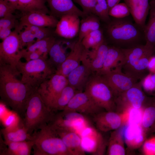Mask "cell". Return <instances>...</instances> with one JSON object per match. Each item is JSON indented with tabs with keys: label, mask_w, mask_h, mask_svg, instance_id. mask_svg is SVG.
<instances>
[{
	"label": "cell",
	"mask_w": 155,
	"mask_h": 155,
	"mask_svg": "<svg viewBox=\"0 0 155 155\" xmlns=\"http://www.w3.org/2000/svg\"><path fill=\"white\" fill-rule=\"evenodd\" d=\"M17 69L0 64V96L1 102L23 118L28 101L37 90L19 80Z\"/></svg>",
	"instance_id": "cell-1"
},
{
	"label": "cell",
	"mask_w": 155,
	"mask_h": 155,
	"mask_svg": "<svg viewBox=\"0 0 155 155\" xmlns=\"http://www.w3.org/2000/svg\"><path fill=\"white\" fill-rule=\"evenodd\" d=\"M55 114L46 105L37 90L28 101L23 119L24 126L32 134L50 123Z\"/></svg>",
	"instance_id": "cell-2"
},
{
	"label": "cell",
	"mask_w": 155,
	"mask_h": 155,
	"mask_svg": "<svg viewBox=\"0 0 155 155\" xmlns=\"http://www.w3.org/2000/svg\"><path fill=\"white\" fill-rule=\"evenodd\" d=\"M32 135L34 155H71L49 123Z\"/></svg>",
	"instance_id": "cell-3"
},
{
	"label": "cell",
	"mask_w": 155,
	"mask_h": 155,
	"mask_svg": "<svg viewBox=\"0 0 155 155\" xmlns=\"http://www.w3.org/2000/svg\"><path fill=\"white\" fill-rule=\"evenodd\" d=\"M17 69L21 75L22 82L35 90L56 72V69L48 59L43 58L23 62H19Z\"/></svg>",
	"instance_id": "cell-4"
},
{
	"label": "cell",
	"mask_w": 155,
	"mask_h": 155,
	"mask_svg": "<svg viewBox=\"0 0 155 155\" xmlns=\"http://www.w3.org/2000/svg\"><path fill=\"white\" fill-rule=\"evenodd\" d=\"M106 32L109 39L119 46L136 44L144 33L135 23L123 18L111 20L107 26Z\"/></svg>",
	"instance_id": "cell-5"
},
{
	"label": "cell",
	"mask_w": 155,
	"mask_h": 155,
	"mask_svg": "<svg viewBox=\"0 0 155 155\" xmlns=\"http://www.w3.org/2000/svg\"><path fill=\"white\" fill-rule=\"evenodd\" d=\"M102 109L113 111L116 107V97L111 89L101 75L93 73L84 90Z\"/></svg>",
	"instance_id": "cell-6"
},
{
	"label": "cell",
	"mask_w": 155,
	"mask_h": 155,
	"mask_svg": "<svg viewBox=\"0 0 155 155\" xmlns=\"http://www.w3.org/2000/svg\"><path fill=\"white\" fill-rule=\"evenodd\" d=\"M23 48L18 32L15 29L0 43V64L16 69L18 64L22 58Z\"/></svg>",
	"instance_id": "cell-7"
},
{
	"label": "cell",
	"mask_w": 155,
	"mask_h": 155,
	"mask_svg": "<svg viewBox=\"0 0 155 155\" xmlns=\"http://www.w3.org/2000/svg\"><path fill=\"white\" fill-rule=\"evenodd\" d=\"M49 123L55 127L73 131L79 135L84 128L91 125L86 115L76 112L63 111L55 113Z\"/></svg>",
	"instance_id": "cell-8"
},
{
	"label": "cell",
	"mask_w": 155,
	"mask_h": 155,
	"mask_svg": "<svg viewBox=\"0 0 155 155\" xmlns=\"http://www.w3.org/2000/svg\"><path fill=\"white\" fill-rule=\"evenodd\" d=\"M68 85L66 77L55 73L43 82L37 91L46 105L50 108L53 102Z\"/></svg>",
	"instance_id": "cell-9"
},
{
	"label": "cell",
	"mask_w": 155,
	"mask_h": 155,
	"mask_svg": "<svg viewBox=\"0 0 155 155\" xmlns=\"http://www.w3.org/2000/svg\"><path fill=\"white\" fill-rule=\"evenodd\" d=\"M81 145L85 152L93 155H103L106 144L100 131L92 125L84 128L80 133Z\"/></svg>",
	"instance_id": "cell-10"
},
{
	"label": "cell",
	"mask_w": 155,
	"mask_h": 155,
	"mask_svg": "<svg viewBox=\"0 0 155 155\" xmlns=\"http://www.w3.org/2000/svg\"><path fill=\"white\" fill-rule=\"evenodd\" d=\"M96 128L100 131L106 132L117 130L127 123V113L113 111H101L92 117Z\"/></svg>",
	"instance_id": "cell-11"
},
{
	"label": "cell",
	"mask_w": 155,
	"mask_h": 155,
	"mask_svg": "<svg viewBox=\"0 0 155 155\" xmlns=\"http://www.w3.org/2000/svg\"><path fill=\"white\" fill-rule=\"evenodd\" d=\"M122 67H116L102 75L116 98L135 85L137 80L123 72Z\"/></svg>",
	"instance_id": "cell-12"
},
{
	"label": "cell",
	"mask_w": 155,
	"mask_h": 155,
	"mask_svg": "<svg viewBox=\"0 0 155 155\" xmlns=\"http://www.w3.org/2000/svg\"><path fill=\"white\" fill-rule=\"evenodd\" d=\"M102 110L84 91L77 92L62 111L76 112L92 117Z\"/></svg>",
	"instance_id": "cell-13"
},
{
	"label": "cell",
	"mask_w": 155,
	"mask_h": 155,
	"mask_svg": "<svg viewBox=\"0 0 155 155\" xmlns=\"http://www.w3.org/2000/svg\"><path fill=\"white\" fill-rule=\"evenodd\" d=\"M142 87L141 80L119 95L115 99L116 106L120 107L123 111L130 107L136 108L143 107L146 97Z\"/></svg>",
	"instance_id": "cell-14"
},
{
	"label": "cell",
	"mask_w": 155,
	"mask_h": 155,
	"mask_svg": "<svg viewBox=\"0 0 155 155\" xmlns=\"http://www.w3.org/2000/svg\"><path fill=\"white\" fill-rule=\"evenodd\" d=\"M108 48L104 41L96 48L89 49L84 48L81 58L82 63L89 68L93 73H97L102 67Z\"/></svg>",
	"instance_id": "cell-15"
},
{
	"label": "cell",
	"mask_w": 155,
	"mask_h": 155,
	"mask_svg": "<svg viewBox=\"0 0 155 155\" xmlns=\"http://www.w3.org/2000/svg\"><path fill=\"white\" fill-rule=\"evenodd\" d=\"M78 16L67 15L60 18L55 32L59 36L66 39H71L78 35L80 20Z\"/></svg>",
	"instance_id": "cell-16"
},
{
	"label": "cell",
	"mask_w": 155,
	"mask_h": 155,
	"mask_svg": "<svg viewBox=\"0 0 155 155\" xmlns=\"http://www.w3.org/2000/svg\"><path fill=\"white\" fill-rule=\"evenodd\" d=\"M20 23L46 28H55L59 20L51 15L39 11H32L22 13Z\"/></svg>",
	"instance_id": "cell-17"
},
{
	"label": "cell",
	"mask_w": 155,
	"mask_h": 155,
	"mask_svg": "<svg viewBox=\"0 0 155 155\" xmlns=\"http://www.w3.org/2000/svg\"><path fill=\"white\" fill-rule=\"evenodd\" d=\"M49 123L62 140L71 155H86L81 145L79 134L73 131L55 127Z\"/></svg>",
	"instance_id": "cell-18"
},
{
	"label": "cell",
	"mask_w": 155,
	"mask_h": 155,
	"mask_svg": "<svg viewBox=\"0 0 155 155\" xmlns=\"http://www.w3.org/2000/svg\"><path fill=\"white\" fill-rule=\"evenodd\" d=\"M122 129L124 141L128 148L135 149L143 144L146 131L141 125L127 124L122 127Z\"/></svg>",
	"instance_id": "cell-19"
},
{
	"label": "cell",
	"mask_w": 155,
	"mask_h": 155,
	"mask_svg": "<svg viewBox=\"0 0 155 155\" xmlns=\"http://www.w3.org/2000/svg\"><path fill=\"white\" fill-rule=\"evenodd\" d=\"M51 15L60 18L63 16L75 15L83 18L87 15L77 7L72 0H46Z\"/></svg>",
	"instance_id": "cell-20"
},
{
	"label": "cell",
	"mask_w": 155,
	"mask_h": 155,
	"mask_svg": "<svg viewBox=\"0 0 155 155\" xmlns=\"http://www.w3.org/2000/svg\"><path fill=\"white\" fill-rule=\"evenodd\" d=\"M84 49L81 41L78 40L65 61L56 69L55 73L67 77L72 71L80 65Z\"/></svg>",
	"instance_id": "cell-21"
},
{
	"label": "cell",
	"mask_w": 155,
	"mask_h": 155,
	"mask_svg": "<svg viewBox=\"0 0 155 155\" xmlns=\"http://www.w3.org/2000/svg\"><path fill=\"white\" fill-rule=\"evenodd\" d=\"M135 23L143 30L150 9L149 0H123Z\"/></svg>",
	"instance_id": "cell-22"
},
{
	"label": "cell",
	"mask_w": 155,
	"mask_h": 155,
	"mask_svg": "<svg viewBox=\"0 0 155 155\" xmlns=\"http://www.w3.org/2000/svg\"><path fill=\"white\" fill-rule=\"evenodd\" d=\"M75 42L70 43L62 40H55L49 52V59H48L56 69L65 61L70 53H67V50L72 48Z\"/></svg>",
	"instance_id": "cell-23"
},
{
	"label": "cell",
	"mask_w": 155,
	"mask_h": 155,
	"mask_svg": "<svg viewBox=\"0 0 155 155\" xmlns=\"http://www.w3.org/2000/svg\"><path fill=\"white\" fill-rule=\"evenodd\" d=\"M93 73L82 64L72 71L67 77L68 84L78 91H84L87 83Z\"/></svg>",
	"instance_id": "cell-24"
},
{
	"label": "cell",
	"mask_w": 155,
	"mask_h": 155,
	"mask_svg": "<svg viewBox=\"0 0 155 155\" xmlns=\"http://www.w3.org/2000/svg\"><path fill=\"white\" fill-rule=\"evenodd\" d=\"M125 62V57L121 48L115 46H109L102 67L95 73L103 75L116 67H122Z\"/></svg>",
	"instance_id": "cell-25"
},
{
	"label": "cell",
	"mask_w": 155,
	"mask_h": 155,
	"mask_svg": "<svg viewBox=\"0 0 155 155\" xmlns=\"http://www.w3.org/2000/svg\"><path fill=\"white\" fill-rule=\"evenodd\" d=\"M0 132L5 141L20 142L33 140L32 134L29 133L25 127L23 120L17 125L2 129Z\"/></svg>",
	"instance_id": "cell-26"
},
{
	"label": "cell",
	"mask_w": 155,
	"mask_h": 155,
	"mask_svg": "<svg viewBox=\"0 0 155 155\" xmlns=\"http://www.w3.org/2000/svg\"><path fill=\"white\" fill-rule=\"evenodd\" d=\"M5 146L0 151L1 155H30L33 149V140L20 142L4 141Z\"/></svg>",
	"instance_id": "cell-27"
},
{
	"label": "cell",
	"mask_w": 155,
	"mask_h": 155,
	"mask_svg": "<svg viewBox=\"0 0 155 155\" xmlns=\"http://www.w3.org/2000/svg\"><path fill=\"white\" fill-rule=\"evenodd\" d=\"M149 2V18L143 31L146 41L145 45L155 49V2L151 0Z\"/></svg>",
	"instance_id": "cell-28"
},
{
	"label": "cell",
	"mask_w": 155,
	"mask_h": 155,
	"mask_svg": "<svg viewBox=\"0 0 155 155\" xmlns=\"http://www.w3.org/2000/svg\"><path fill=\"white\" fill-rule=\"evenodd\" d=\"M122 127L115 130L111 135L107 154L109 155H123L125 154Z\"/></svg>",
	"instance_id": "cell-29"
},
{
	"label": "cell",
	"mask_w": 155,
	"mask_h": 155,
	"mask_svg": "<svg viewBox=\"0 0 155 155\" xmlns=\"http://www.w3.org/2000/svg\"><path fill=\"white\" fill-rule=\"evenodd\" d=\"M100 19L91 13L82 18L80 20L78 40L81 41L90 32L100 28Z\"/></svg>",
	"instance_id": "cell-30"
},
{
	"label": "cell",
	"mask_w": 155,
	"mask_h": 155,
	"mask_svg": "<svg viewBox=\"0 0 155 155\" xmlns=\"http://www.w3.org/2000/svg\"><path fill=\"white\" fill-rule=\"evenodd\" d=\"M78 91L68 84L65 86L50 107L55 113L63 111Z\"/></svg>",
	"instance_id": "cell-31"
},
{
	"label": "cell",
	"mask_w": 155,
	"mask_h": 155,
	"mask_svg": "<svg viewBox=\"0 0 155 155\" xmlns=\"http://www.w3.org/2000/svg\"><path fill=\"white\" fill-rule=\"evenodd\" d=\"M46 0H18L17 10L22 14L32 11H39L49 14Z\"/></svg>",
	"instance_id": "cell-32"
},
{
	"label": "cell",
	"mask_w": 155,
	"mask_h": 155,
	"mask_svg": "<svg viewBox=\"0 0 155 155\" xmlns=\"http://www.w3.org/2000/svg\"><path fill=\"white\" fill-rule=\"evenodd\" d=\"M55 40V38L53 36H51L36 41L27 47L26 49H23L22 50L26 52H38L44 58L47 59L49 52Z\"/></svg>",
	"instance_id": "cell-33"
},
{
	"label": "cell",
	"mask_w": 155,
	"mask_h": 155,
	"mask_svg": "<svg viewBox=\"0 0 155 155\" xmlns=\"http://www.w3.org/2000/svg\"><path fill=\"white\" fill-rule=\"evenodd\" d=\"M104 41L103 32L100 28L86 35L81 42L84 49H89L98 46Z\"/></svg>",
	"instance_id": "cell-34"
},
{
	"label": "cell",
	"mask_w": 155,
	"mask_h": 155,
	"mask_svg": "<svg viewBox=\"0 0 155 155\" xmlns=\"http://www.w3.org/2000/svg\"><path fill=\"white\" fill-rule=\"evenodd\" d=\"M145 108L142 125L146 131L151 127L155 122V98L152 99Z\"/></svg>",
	"instance_id": "cell-35"
},
{
	"label": "cell",
	"mask_w": 155,
	"mask_h": 155,
	"mask_svg": "<svg viewBox=\"0 0 155 155\" xmlns=\"http://www.w3.org/2000/svg\"><path fill=\"white\" fill-rule=\"evenodd\" d=\"M15 29L18 32L23 47H27L36 41V38L33 34L24 25L19 22Z\"/></svg>",
	"instance_id": "cell-36"
},
{
	"label": "cell",
	"mask_w": 155,
	"mask_h": 155,
	"mask_svg": "<svg viewBox=\"0 0 155 155\" xmlns=\"http://www.w3.org/2000/svg\"><path fill=\"white\" fill-rule=\"evenodd\" d=\"M144 109L143 107L140 108L130 107L123 110L125 111L127 113V124L142 125Z\"/></svg>",
	"instance_id": "cell-37"
},
{
	"label": "cell",
	"mask_w": 155,
	"mask_h": 155,
	"mask_svg": "<svg viewBox=\"0 0 155 155\" xmlns=\"http://www.w3.org/2000/svg\"><path fill=\"white\" fill-rule=\"evenodd\" d=\"M109 15L116 18H124L130 14L129 9L125 3H119L109 9Z\"/></svg>",
	"instance_id": "cell-38"
},
{
	"label": "cell",
	"mask_w": 155,
	"mask_h": 155,
	"mask_svg": "<svg viewBox=\"0 0 155 155\" xmlns=\"http://www.w3.org/2000/svg\"><path fill=\"white\" fill-rule=\"evenodd\" d=\"M22 24L24 25L31 31L36 39V41L52 36V32L49 29V28L40 27L30 25Z\"/></svg>",
	"instance_id": "cell-39"
},
{
	"label": "cell",
	"mask_w": 155,
	"mask_h": 155,
	"mask_svg": "<svg viewBox=\"0 0 155 155\" xmlns=\"http://www.w3.org/2000/svg\"><path fill=\"white\" fill-rule=\"evenodd\" d=\"M18 17L12 14L0 18V29L3 28H15L19 23L17 20Z\"/></svg>",
	"instance_id": "cell-40"
},
{
	"label": "cell",
	"mask_w": 155,
	"mask_h": 155,
	"mask_svg": "<svg viewBox=\"0 0 155 155\" xmlns=\"http://www.w3.org/2000/svg\"><path fill=\"white\" fill-rule=\"evenodd\" d=\"M82 7V11L86 15L92 13L97 3V0H73Z\"/></svg>",
	"instance_id": "cell-41"
},
{
	"label": "cell",
	"mask_w": 155,
	"mask_h": 155,
	"mask_svg": "<svg viewBox=\"0 0 155 155\" xmlns=\"http://www.w3.org/2000/svg\"><path fill=\"white\" fill-rule=\"evenodd\" d=\"M142 152L146 155H155V137L146 140L143 144Z\"/></svg>",
	"instance_id": "cell-42"
},
{
	"label": "cell",
	"mask_w": 155,
	"mask_h": 155,
	"mask_svg": "<svg viewBox=\"0 0 155 155\" xmlns=\"http://www.w3.org/2000/svg\"><path fill=\"white\" fill-rule=\"evenodd\" d=\"M16 10L13 6L4 0H0V18L12 14Z\"/></svg>",
	"instance_id": "cell-43"
},
{
	"label": "cell",
	"mask_w": 155,
	"mask_h": 155,
	"mask_svg": "<svg viewBox=\"0 0 155 155\" xmlns=\"http://www.w3.org/2000/svg\"><path fill=\"white\" fill-rule=\"evenodd\" d=\"M141 80L142 86L144 90L149 93H153L155 89V85L151 79V73L144 77Z\"/></svg>",
	"instance_id": "cell-44"
},
{
	"label": "cell",
	"mask_w": 155,
	"mask_h": 155,
	"mask_svg": "<svg viewBox=\"0 0 155 155\" xmlns=\"http://www.w3.org/2000/svg\"><path fill=\"white\" fill-rule=\"evenodd\" d=\"M12 32L11 29L10 28H3L0 29V38L3 40L9 36Z\"/></svg>",
	"instance_id": "cell-45"
},
{
	"label": "cell",
	"mask_w": 155,
	"mask_h": 155,
	"mask_svg": "<svg viewBox=\"0 0 155 155\" xmlns=\"http://www.w3.org/2000/svg\"><path fill=\"white\" fill-rule=\"evenodd\" d=\"M148 69L151 73H155V56L153 55L150 58Z\"/></svg>",
	"instance_id": "cell-46"
},
{
	"label": "cell",
	"mask_w": 155,
	"mask_h": 155,
	"mask_svg": "<svg viewBox=\"0 0 155 155\" xmlns=\"http://www.w3.org/2000/svg\"><path fill=\"white\" fill-rule=\"evenodd\" d=\"M121 0H106L109 9L116 5L118 4Z\"/></svg>",
	"instance_id": "cell-47"
},
{
	"label": "cell",
	"mask_w": 155,
	"mask_h": 155,
	"mask_svg": "<svg viewBox=\"0 0 155 155\" xmlns=\"http://www.w3.org/2000/svg\"><path fill=\"white\" fill-rule=\"evenodd\" d=\"M7 2L17 10L18 0H4Z\"/></svg>",
	"instance_id": "cell-48"
},
{
	"label": "cell",
	"mask_w": 155,
	"mask_h": 155,
	"mask_svg": "<svg viewBox=\"0 0 155 155\" xmlns=\"http://www.w3.org/2000/svg\"><path fill=\"white\" fill-rule=\"evenodd\" d=\"M151 77L152 82L155 85V73H151Z\"/></svg>",
	"instance_id": "cell-49"
},
{
	"label": "cell",
	"mask_w": 155,
	"mask_h": 155,
	"mask_svg": "<svg viewBox=\"0 0 155 155\" xmlns=\"http://www.w3.org/2000/svg\"><path fill=\"white\" fill-rule=\"evenodd\" d=\"M152 127V131H155V122Z\"/></svg>",
	"instance_id": "cell-50"
},
{
	"label": "cell",
	"mask_w": 155,
	"mask_h": 155,
	"mask_svg": "<svg viewBox=\"0 0 155 155\" xmlns=\"http://www.w3.org/2000/svg\"><path fill=\"white\" fill-rule=\"evenodd\" d=\"M150 0L152 1H154V2H155V0Z\"/></svg>",
	"instance_id": "cell-51"
}]
</instances>
